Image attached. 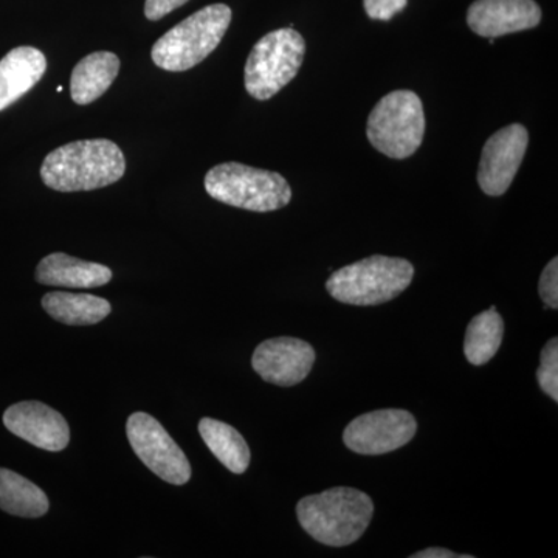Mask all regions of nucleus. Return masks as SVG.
Instances as JSON below:
<instances>
[{
    "label": "nucleus",
    "mask_w": 558,
    "mask_h": 558,
    "mask_svg": "<svg viewBox=\"0 0 558 558\" xmlns=\"http://www.w3.org/2000/svg\"><path fill=\"white\" fill-rule=\"evenodd\" d=\"M126 172L119 145L106 138L78 140L47 154L40 165L44 185L60 193L105 189Z\"/></svg>",
    "instance_id": "obj_1"
},
{
    "label": "nucleus",
    "mask_w": 558,
    "mask_h": 558,
    "mask_svg": "<svg viewBox=\"0 0 558 558\" xmlns=\"http://www.w3.org/2000/svg\"><path fill=\"white\" fill-rule=\"evenodd\" d=\"M296 515L312 538L343 548L365 534L373 520L374 502L359 488L333 487L301 499Z\"/></svg>",
    "instance_id": "obj_2"
},
{
    "label": "nucleus",
    "mask_w": 558,
    "mask_h": 558,
    "mask_svg": "<svg viewBox=\"0 0 558 558\" xmlns=\"http://www.w3.org/2000/svg\"><path fill=\"white\" fill-rule=\"evenodd\" d=\"M231 9L226 3H213L180 22L150 50L157 68L167 72H185L208 58L226 36L231 24Z\"/></svg>",
    "instance_id": "obj_3"
},
{
    "label": "nucleus",
    "mask_w": 558,
    "mask_h": 558,
    "mask_svg": "<svg viewBox=\"0 0 558 558\" xmlns=\"http://www.w3.org/2000/svg\"><path fill=\"white\" fill-rule=\"evenodd\" d=\"M410 260L391 256H371L333 271L326 289L340 303L352 306H379L398 299L413 281Z\"/></svg>",
    "instance_id": "obj_4"
},
{
    "label": "nucleus",
    "mask_w": 558,
    "mask_h": 558,
    "mask_svg": "<svg viewBox=\"0 0 558 558\" xmlns=\"http://www.w3.org/2000/svg\"><path fill=\"white\" fill-rule=\"evenodd\" d=\"M204 185L213 199L248 211H277L292 201V189L281 174L236 161L213 167Z\"/></svg>",
    "instance_id": "obj_5"
},
{
    "label": "nucleus",
    "mask_w": 558,
    "mask_h": 558,
    "mask_svg": "<svg viewBox=\"0 0 558 558\" xmlns=\"http://www.w3.org/2000/svg\"><path fill=\"white\" fill-rule=\"evenodd\" d=\"M366 135L371 145L389 159L413 156L425 135V112L418 95L395 90L385 95L369 113Z\"/></svg>",
    "instance_id": "obj_6"
},
{
    "label": "nucleus",
    "mask_w": 558,
    "mask_h": 558,
    "mask_svg": "<svg viewBox=\"0 0 558 558\" xmlns=\"http://www.w3.org/2000/svg\"><path fill=\"white\" fill-rule=\"evenodd\" d=\"M306 43L293 28H279L260 38L250 51L245 89L258 101L270 100L295 78L303 65Z\"/></svg>",
    "instance_id": "obj_7"
},
{
    "label": "nucleus",
    "mask_w": 558,
    "mask_h": 558,
    "mask_svg": "<svg viewBox=\"0 0 558 558\" xmlns=\"http://www.w3.org/2000/svg\"><path fill=\"white\" fill-rule=\"evenodd\" d=\"M126 435L140 461L159 478L182 486L191 478L189 458L156 417L134 413L128 418Z\"/></svg>",
    "instance_id": "obj_8"
},
{
    "label": "nucleus",
    "mask_w": 558,
    "mask_h": 558,
    "mask_svg": "<svg viewBox=\"0 0 558 558\" xmlns=\"http://www.w3.org/2000/svg\"><path fill=\"white\" fill-rule=\"evenodd\" d=\"M416 432L417 422L410 411L377 410L354 418L344 429L343 440L354 453L377 457L402 449Z\"/></svg>",
    "instance_id": "obj_9"
},
{
    "label": "nucleus",
    "mask_w": 558,
    "mask_h": 558,
    "mask_svg": "<svg viewBox=\"0 0 558 558\" xmlns=\"http://www.w3.org/2000/svg\"><path fill=\"white\" fill-rule=\"evenodd\" d=\"M529 146L523 124H509L495 132L481 154L478 183L487 196H502L512 185Z\"/></svg>",
    "instance_id": "obj_10"
},
{
    "label": "nucleus",
    "mask_w": 558,
    "mask_h": 558,
    "mask_svg": "<svg viewBox=\"0 0 558 558\" xmlns=\"http://www.w3.org/2000/svg\"><path fill=\"white\" fill-rule=\"evenodd\" d=\"M315 357V349L307 341L278 337L255 349L252 366L260 379L278 387H293L310 376Z\"/></svg>",
    "instance_id": "obj_11"
},
{
    "label": "nucleus",
    "mask_w": 558,
    "mask_h": 558,
    "mask_svg": "<svg viewBox=\"0 0 558 558\" xmlns=\"http://www.w3.org/2000/svg\"><path fill=\"white\" fill-rule=\"evenodd\" d=\"M3 424L17 438L46 451H61L69 446L68 421L46 403L20 402L3 413Z\"/></svg>",
    "instance_id": "obj_12"
},
{
    "label": "nucleus",
    "mask_w": 558,
    "mask_h": 558,
    "mask_svg": "<svg viewBox=\"0 0 558 558\" xmlns=\"http://www.w3.org/2000/svg\"><path fill=\"white\" fill-rule=\"evenodd\" d=\"M542 22V9L535 0H476L468 11V24L483 38L531 31Z\"/></svg>",
    "instance_id": "obj_13"
},
{
    "label": "nucleus",
    "mask_w": 558,
    "mask_h": 558,
    "mask_svg": "<svg viewBox=\"0 0 558 558\" xmlns=\"http://www.w3.org/2000/svg\"><path fill=\"white\" fill-rule=\"evenodd\" d=\"M47 58L35 47H17L0 61V110L21 100L43 80Z\"/></svg>",
    "instance_id": "obj_14"
},
{
    "label": "nucleus",
    "mask_w": 558,
    "mask_h": 558,
    "mask_svg": "<svg viewBox=\"0 0 558 558\" xmlns=\"http://www.w3.org/2000/svg\"><path fill=\"white\" fill-rule=\"evenodd\" d=\"M112 270L65 253H51L38 264L36 281L44 286L68 289H95L108 284Z\"/></svg>",
    "instance_id": "obj_15"
},
{
    "label": "nucleus",
    "mask_w": 558,
    "mask_h": 558,
    "mask_svg": "<svg viewBox=\"0 0 558 558\" xmlns=\"http://www.w3.org/2000/svg\"><path fill=\"white\" fill-rule=\"evenodd\" d=\"M120 65V58L110 51L87 54L75 65L70 76L72 100L80 106L97 101L119 76Z\"/></svg>",
    "instance_id": "obj_16"
},
{
    "label": "nucleus",
    "mask_w": 558,
    "mask_h": 558,
    "mask_svg": "<svg viewBox=\"0 0 558 558\" xmlns=\"http://www.w3.org/2000/svg\"><path fill=\"white\" fill-rule=\"evenodd\" d=\"M43 307L51 318L68 326H90L102 322L112 307L108 300L90 293L50 292Z\"/></svg>",
    "instance_id": "obj_17"
},
{
    "label": "nucleus",
    "mask_w": 558,
    "mask_h": 558,
    "mask_svg": "<svg viewBox=\"0 0 558 558\" xmlns=\"http://www.w3.org/2000/svg\"><path fill=\"white\" fill-rule=\"evenodd\" d=\"M50 502L44 490L20 473L0 469V509L22 519H39L49 512Z\"/></svg>",
    "instance_id": "obj_18"
},
{
    "label": "nucleus",
    "mask_w": 558,
    "mask_h": 558,
    "mask_svg": "<svg viewBox=\"0 0 558 558\" xmlns=\"http://www.w3.org/2000/svg\"><path fill=\"white\" fill-rule=\"evenodd\" d=\"M199 433L209 451L230 470L242 475L250 465V449L240 432L226 422L204 417L199 422Z\"/></svg>",
    "instance_id": "obj_19"
},
{
    "label": "nucleus",
    "mask_w": 558,
    "mask_h": 558,
    "mask_svg": "<svg viewBox=\"0 0 558 558\" xmlns=\"http://www.w3.org/2000/svg\"><path fill=\"white\" fill-rule=\"evenodd\" d=\"M505 337V322L495 307L470 322L464 339V354L475 366L486 365L497 354Z\"/></svg>",
    "instance_id": "obj_20"
},
{
    "label": "nucleus",
    "mask_w": 558,
    "mask_h": 558,
    "mask_svg": "<svg viewBox=\"0 0 558 558\" xmlns=\"http://www.w3.org/2000/svg\"><path fill=\"white\" fill-rule=\"evenodd\" d=\"M539 388L549 396L554 402H558V340L550 339L543 348L539 368L537 371Z\"/></svg>",
    "instance_id": "obj_21"
},
{
    "label": "nucleus",
    "mask_w": 558,
    "mask_h": 558,
    "mask_svg": "<svg viewBox=\"0 0 558 558\" xmlns=\"http://www.w3.org/2000/svg\"><path fill=\"white\" fill-rule=\"evenodd\" d=\"M538 292L546 307L557 310L558 307V259L550 260L539 277Z\"/></svg>",
    "instance_id": "obj_22"
},
{
    "label": "nucleus",
    "mask_w": 558,
    "mask_h": 558,
    "mask_svg": "<svg viewBox=\"0 0 558 558\" xmlns=\"http://www.w3.org/2000/svg\"><path fill=\"white\" fill-rule=\"evenodd\" d=\"M409 0H363L366 14L371 20L389 21L405 9Z\"/></svg>",
    "instance_id": "obj_23"
},
{
    "label": "nucleus",
    "mask_w": 558,
    "mask_h": 558,
    "mask_svg": "<svg viewBox=\"0 0 558 558\" xmlns=\"http://www.w3.org/2000/svg\"><path fill=\"white\" fill-rule=\"evenodd\" d=\"M189 0H146L145 16L149 21H160L172 11L185 5Z\"/></svg>",
    "instance_id": "obj_24"
},
{
    "label": "nucleus",
    "mask_w": 558,
    "mask_h": 558,
    "mask_svg": "<svg viewBox=\"0 0 558 558\" xmlns=\"http://www.w3.org/2000/svg\"><path fill=\"white\" fill-rule=\"evenodd\" d=\"M470 558L472 556H457V554L451 553L449 549L442 548H428L425 550H421V553L413 554L411 558Z\"/></svg>",
    "instance_id": "obj_25"
}]
</instances>
